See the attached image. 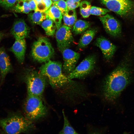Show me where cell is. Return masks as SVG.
Returning <instances> with one entry per match:
<instances>
[{
	"label": "cell",
	"instance_id": "6da1fadb",
	"mask_svg": "<svg viewBox=\"0 0 134 134\" xmlns=\"http://www.w3.org/2000/svg\"><path fill=\"white\" fill-rule=\"evenodd\" d=\"M132 79L130 61L126 58L105 78L102 88L104 99L110 102L115 101Z\"/></svg>",
	"mask_w": 134,
	"mask_h": 134
},
{
	"label": "cell",
	"instance_id": "7a4b0ae2",
	"mask_svg": "<svg viewBox=\"0 0 134 134\" xmlns=\"http://www.w3.org/2000/svg\"><path fill=\"white\" fill-rule=\"evenodd\" d=\"M39 72L48 80L53 88H59L67 86L75 94L82 92L81 88L75 86L74 81L63 73L62 63L51 60L44 63L39 68Z\"/></svg>",
	"mask_w": 134,
	"mask_h": 134
},
{
	"label": "cell",
	"instance_id": "3957f363",
	"mask_svg": "<svg viewBox=\"0 0 134 134\" xmlns=\"http://www.w3.org/2000/svg\"><path fill=\"white\" fill-rule=\"evenodd\" d=\"M0 126L5 133L10 134L27 133L35 128L33 122L17 113L0 119Z\"/></svg>",
	"mask_w": 134,
	"mask_h": 134
},
{
	"label": "cell",
	"instance_id": "277c9868",
	"mask_svg": "<svg viewBox=\"0 0 134 134\" xmlns=\"http://www.w3.org/2000/svg\"><path fill=\"white\" fill-rule=\"evenodd\" d=\"M24 116L33 122L45 116L47 113L42 97L27 93L23 105Z\"/></svg>",
	"mask_w": 134,
	"mask_h": 134
},
{
	"label": "cell",
	"instance_id": "5b68a950",
	"mask_svg": "<svg viewBox=\"0 0 134 134\" xmlns=\"http://www.w3.org/2000/svg\"><path fill=\"white\" fill-rule=\"evenodd\" d=\"M31 55L35 61L45 63L50 60L54 54V49L50 41L47 38L39 37L32 46Z\"/></svg>",
	"mask_w": 134,
	"mask_h": 134
},
{
	"label": "cell",
	"instance_id": "8992f818",
	"mask_svg": "<svg viewBox=\"0 0 134 134\" xmlns=\"http://www.w3.org/2000/svg\"><path fill=\"white\" fill-rule=\"evenodd\" d=\"M46 78L39 71H29L25 77L27 93L42 97L46 84Z\"/></svg>",
	"mask_w": 134,
	"mask_h": 134
},
{
	"label": "cell",
	"instance_id": "52a82bcc",
	"mask_svg": "<svg viewBox=\"0 0 134 134\" xmlns=\"http://www.w3.org/2000/svg\"><path fill=\"white\" fill-rule=\"evenodd\" d=\"M110 11L124 18L134 15V1L130 0H100Z\"/></svg>",
	"mask_w": 134,
	"mask_h": 134
},
{
	"label": "cell",
	"instance_id": "ba28073f",
	"mask_svg": "<svg viewBox=\"0 0 134 134\" xmlns=\"http://www.w3.org/2000/svg\"><path fill=\"white\" fill-rule=\"evenodd\" d=\"M96 62L94 55H90L85 58L68 75L69 79H81L89 74L94 69Z\"/></svg>",
	"mask_w": 134,
	"mask_h": 134
},
{
	"label": "cell",
	"instance_id": "9c48e42d",
	"mask_svg": "<svg viewBox=\"0 0 134 134\" xmlns=\"http://www.w3.org/2000/svg\"><path fill=\"white\" fill-rule=\"evenodd\" d=\"M55 37L57 47L61 52L64 49L69 48L74 40L71 28L65 25L61 26L57 29Z\"/></svg>",
	"mask_w": 134,
	"mask_h": 134
},
{
	"label": "cell",
	"instance_id": "30bf717a",
	"mask_svg": "<svg viewBox=\"0 0 134 134\" xmlns=\"http://www.w3.org/2000/svg\"><path fill=\"white\" fill-rule=\"evenodd\" d=\"M106 32L110 35L118 37L121 33V27L120 22L112 16L106 14L99 17Z\"/></svg>",
	"mask_w": 134,
	"mask_h": 134
},
{
	"label": "cell",
	"instance_id": "8fae6325",
	"mask_svg": "<svg viewBox=\"0 0 134 134\" xmlns=\"http://www.w3.org/2000/svg\"><path fill=\"white\" fill-rule=\"evenodd\" d=\"M61 53L64 60L63 72L66 75H68L76 67V64L80 57V54L69 48L64 49Z\"/></svg>",
	"mask_w": 134,
	"mask_h": 134
},
{
	"label": "cell",
	"instance_id": "7c38bea8",
	"mask_svg": "<svg viewBox=\"0 0 134 134\" xmlns=\"http://www.w3.org/2000/svg\"><path fill=\"white\" fill-rule=\"evenodd\" d=\"M95 45L99 48L104 58L107 60L112 59L117 49L115 45L103 36L97 38L95 42Z\"/></svg>",
	"mask_w": 134,
	"mask_h": 134
},
{
	"label": "cell",
	"instance_id": "4fadbf2b",
	"mask_svg": "<svg viewBox=\"0 0 134 134\" xmlns=\"http://www.w3.org/2000/svg\"><path fill=\"white\" fill-rule=\"evenodd\" d=\"M9 57L3 47H0V85L3 82L5 78L12 70Z\"/></svg>",
	"mask_w": 134,
	"mask_h": 134
},
{
	"label": "cell",
	"instance_id": "5bb4252c",
	"mask_svg": "<svg viewBox=\"0 0 134 134\" xmlns=\"http://www.w3.org/2000/svg\"><path fill=\"white\" fill-rule=\"evenodd\" d=\"M30 32L29 27L24 20L20 19L15 21L11 29V33L15 39H25Z\"/></svg>",
	"mask_w": 134,
	"mask_h": 134
},
{
	"label": "cell",
	"instance_id": "9a60e30c",
	"mask_svg": "<svg viewBox=\"0 0 134 134\" xmlns=\"http://www.w3.org/2000/svg\"><path fill=\"white\" fill-rule=\"evenodd\" d=\"M26 47L25 39H15L14 43L9 50L14 54L18 62L22 64L24 60Z\"/></svg>",
	"mask_w": 134,
	"mask_h": 134
},
{
	"label": "cell",
	"instance_id": "2e32d148",
	"mask_svg": "<svg viewBox=\"0 0 134 134\" xmlns=\"http://www.w3.org/2000/svg\"><path fill=\"white\" fill-rule=\"evenodd\" d=\"M48 17L52 20L55 23L57 29L61 26L62 14L58 8L52 4L50 8L45 11Z\"/></svg>",
	"mask_w": 134,
	"mask_h": 134
},
{
	"label": "cell",
	"instance_id": "e0dca14e",
	"mask_svg": "<svg viewBox=\"0 0 134 134\" xmlns=\"http://www.w3.org/2000/svg\"><path fill=\"white\" fill-rule=\"evenodd\" d=\"M94 29H89L85 31L81 36L79 41L77 47L82 49L86 47L91 42L97 32Z\"/></svg>",
	"mask_w": 134,
	"mask_h": 134
},
{
	"label": "cell",
	"instance_id": "ac0fdd59",
	"mask_svg": "<svg viewBox=\"0 0 134 134\" xmlns=\"http://www.w3.org/2000/svg\"><path fill=\"white\" fill-rule=\"evenodd\" d=\"M41 26L47 35L50 36L54 35L56 28V25L55 22L48 16L41 23Z\"/></svg>",
	"mask_w": 134,
	"mask_h": 134
},
{
	"label": "cell",
	"instance_id": "d6986e66",
	"mask_svg": "<svg viewBox=\"0 0 134 134\" xmlns=\"http://www.w3.org/2000/svg\"><path fill=\"white\" fill-rule=\"evenodd\" d=\"M47 17L45 12H42L39 11H35L34 12L30 13L28 15L30 20L33 24H39Z\"/></svg>",
	"mask_w": 134,
	"mask_h": 134
},
{
	"label": "cell",
	"instance_id": "ffe728a7",
	"mask_svg": "<svg viewBox=\"0 0 134 134\" xmlns=\"http://www.w3.org/2000/svg\"><path fill=\"white\" fill-rule=\"evenodd\" d=\"M90 26L88 22L79 20L76 22L72 28V32L75 34H81L84 32Z\"/></svg>",
	"mask_w": 134,
	"mask_h": 134
},
{
	"label": "cell",
	"instance_id": "44dd1931",
	"mask_svg": "<svg viewBox=\"0 0 134 134\" xmlns=\"http://www.w3.org/2000/svg\"><path fill=\"white\" fill-rule=\"evenodd\" d=\"M63 15L65 25L70 27L73 26L77 21V15L75 9L68 10Z\"/></svg>",
	"mask_w": 134,
	"mask_h": 134
},
{
	"label": "cell",
	"instance_id": "7402d4cb",
	"mask_svg": "<svg viewBox=\"0 0 134 134\" xmlns=\"http://www.w3.org/2000/svg\"><path fill=\"white\" fill-rule=\"evenodd\" d=\"M62 113L64 120V125L62 129L60 132L59 134H78L70 124L63 110L62 111Z\"/></svg>",
	"mask_w": 134,
	"mask_h": 134
},
{
	"label": "cell",
	"instance_id": "603a6c76",
	"mask_svg": "<svg viewBox=\"0 0 134 134\" xmlns=\"http://www.w3.org/2000/svg\"><path fill=\"white\" fill-rule=\"evenodd\" d=\"M13 9L16 12L25 14L28 13L31 10L29 5L26 1H18L14 6Z\"/></svg>",
	"mask_w": 134,
	"mask_h": 134
},
{
	"label": "cell",
	"instance_id": "cb8c5ba5",
	"mask_svg": "<svg viewBox=\"0 0 134 134\" xmlns=\"http://www.w3.org/2000/svg\"><path fill=\"white\" fill-rule=\"evenodd\" d=\"M80 12L82 16L85 18L88 17L90 15L91 6L90 2L88 1L84 0L80 2Z\"/></svg>",
	"mask_w": 134,
	"mask_h": 134
},
{
	"label": "cell",
	"instance_id": "d4e9b609",
	"mask_svg": "<svg viewBox=\"0 0 134 134\" xmlns=\"http://www.w3.org/2000/svg\"><path fill=\"white\" fill-rule=\"evenodd\" d=\"M110 11L107 9L92 6L91 7L90 13L92 15L100 16L105 15Z\"/></svg>",
	"mask_w": 134,
	"mask_h": 134
},
{
	"label": "cell",
	"instance_id": "484cf974",
	"mask_svg": "<svg viewBox=\"0 0 134 134\" xmlns=\"http://www.w3.org/2000/svg\"><path fill=\"white\" fill-rule=\"evenodd\" d=\"M53 4L55 5L60 10L62 15H64L67 10L66 1L64 0H60L53 2Z\"/></svg>",
	"mask_w": 134,
	"mask_h": 134
},
{
	"label": "cell",
	"instance_id": "4316f807",
	"mask_svg": "<svg viewBox=\"0 0 134 134\" xmlns=\"http://www.w3.org/2000/svg\"><path fill=\"white\" fill-rule=\"evenodd\" d=\"M17 0H0V5L6 9L14 6Z\"/></svg>",
	"mask_w": 134,
	"mask_h": 134
},
{
	"label": "cell",
	"instance_id": "83f0119b",
	"mask_svg": "<svg viewBox=\"0 0 134 134\" xmlns=\"http://www.w3.org/2000/svg\"><path fill=\"white\" fill-rule=\"evenodd\" d=\"M66 2L68 10H74L79 7L80 2H75L70 0H67Z\"/></svg>",
	"mask_w": 134,
	"mask_h": 134
},
{
	"label": "cell",
	"instance_id": "f1b7e54d",
	"mask_svg": "<svg viewBox=\"0 0 134 134\" xmlns=\"http://www.w3.org/2000/svg\"><path fill=\"white\" fill-rule=\"evenodd\" d=\"M31 10L35 11L36 9L37 4L34 0H27Z\"/></svg>",
	"mask_w": 134,
	"mask_h": 134
},
{
	"label": "cell",
	"instance_id": "f546056e",
	"mask_svg": "<svg viewBox=\"0 0 134 134\" xmlns=\"http://www.w3.org/2000/svg\"><path fill=\"white\" fill-rule=\"evenodd\" d=\"M5 34L4 33L0 31V42L2 39L5 36Z\"/></svg>",
	"mask_w": 134,
	"mask_h": 134
},
{
	"label": "cell",
	"instance_id": "4dcf8cb0",
	"mask_svg": "<svg viewBox=\"0 0 134 134\" xmlns=\"http://www.w3.org/2000/svg\"><path fill=\"white\" fill-rule=\"evenodd\" d=\"M36 2V4H37L38 3L41 2L42 0H34Z\"/></svg>",
	"mask_w": 134,
	"mask_h": 134
},
{
	"label": "cell",
	"instance_id": "1f68e13d",
	"mask_svg": "<svg viewBox=\"0 0 134 134\" xmlns=\"http://www.w3.org/2000/svg\"><path fill=\"white\" fill-rule=\"evenodd\" d=\"M70 0L75 2H79L81 0Z\"/></svg>",
	"mask_w": 134,
	"mask_h": 134
},
{
	"label": "cell",
	"instance_id": "d6a6232c",
	"mask_svg": "<svg viewBox=\"0 0 134 134\" xmlns=\"http://www.w3.org/2000/svg\"><path fill=\"white\" fill-rule=\"evenodd\" d=\"M52 1H53V2H55L56 1H59L60 0H51Z\"/></svg>",
	"mask_w": 134,
	"mask_h": 134
},
{
	"label": "cell",
	"instance_id": "836d02e7",
	"mask_svg": "<svg viewBox=\"0 0 134 134\" xmlns=\"http://www.w3.org/2000/svg\"><path fill=\"white\" fill-rule=\"evenodd\" d=\"M27 0H17V1H26Z\"/></svg>",
	"mask_w": 134,
	"mask_h": 134
}]
</instances>
